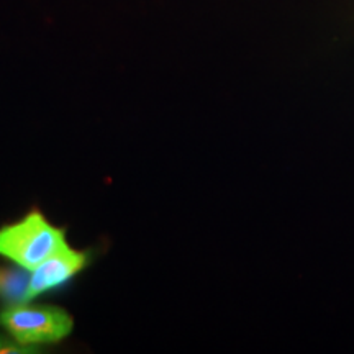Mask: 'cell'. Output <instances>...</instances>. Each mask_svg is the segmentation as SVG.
<instances>
[{"instance_id":"cell-1","label":"cell","mask_w":354,"mask_h":354,"mask_svg":"<svg viewBox=\"0 0 354 354\" xmlns=\"http://www.w3.org/2000/svg\"><path fill=\"white\" fill-rule=\"evenodd\" d=\"M64 245L63 230L53 227L38 210H32L17 223L0 228V256L28 271H35Z\"/></svg>"},{"instance_id":"cell-2","label":"cell","mask_w":354,"mask_h":354,"mask_svg":"<svg viewBox=\"0 0 354 354\" xmlns=\"http://www.w3.org/2000/svg\"><path fill=\"white\" fill-rule=\"evenodd\" d=\"M0 323L24 346L59 343L73 331L74 320L59 307L12 305L0 313Z\"/></svg>"},{"instance_id":"cell-3","label":"cell","mask_w":354,"mask_h":354,"mask_svg":"<svg viewBox=\"0 0 354 354\" xmlns=\"http://www.w3.org/2000/svg\"><path fill=\"white\" fill-rule=\"evenodd\" d=\"M87 264L86 251L73 250L68 243L55 251L50 258L43 261L30 277L25 302L37 299L38 295L57 289L81 272Z\"/></svg>"},{"instance_id":"cell-4","label":"cell","mask_w":354,"mask_h":354,"mask_svg":"<svg viewBox=\"0 0 354 354\" xmlns=\"http://www.w3.org/2000/svg\"><path fill=\"white\" fill-rule=\"evenodd\" d=\"M28 269L21 266L0 264V299L10 305L25 304L26 290L30 284Z\"/></svg>"},{"instance_id":"cell-5","label":"cell","mask_w":354,"mask_h":354,"mask_svg":"<svg viewBox=\"0 0 354 354\" xmlns=\"http://www.w3.org/2000/svg\"><path fill=\"white\" fill-rule=\"evenodd\" d=\"M0 348H2V346H0Z\"/></svg>"}]
</instances>
